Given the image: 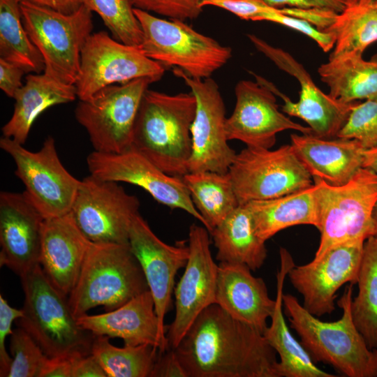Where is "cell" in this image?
Here are the masks:
<instances>
[{
  "mask_svg": "<svg viewBox=\"0 0 377 377\" xmlns=\"http://www.w3.org/2000/svg\"><path fill=\"white\" fill-rule=\"evenodd\" d=\"M48 7L59 12L70 14L74 13L82 5L81 0H19Z\"/></svg>",
  "mask_w": 377,
  "mask_h": 377,
  "instance_id": "cell-48",
  "label": "cell"
},
{
  "mask_svg": "<svg viewBox=\"0 0 377 377\" xmlns=\"http://www.w3.org/2000/svg\"><path fill=\"white\" fill-rule=\"evenodd\" d=\"M216 6L228 10L245 20L259 21L272 6L265 0H201L200 6Z\"/></svg>",
  "mask_w": 377,
  "mask_h": 377,
  "instance_id": "cell-40",
  "label": "cell"
},
{
  "mask_svg": "<svg viewBox=\"0 0 377 377\" xmlns=\"http://www.w3.org/2000/svg\"><path fill=\"white\" fill-rule=\"evenodd\" d=\"M102 19L112 36L126 45L140 47L142 31L128 0H81Z\"/></svg>",
  "mask_w": 377,
  "mask_h": 377,
  "instance_id": "cell-36",
  "label": "cell"
},
{
  "mask_svg": "<svg viewBox=\"0 0 377 377\" xmlns=\"http://www.w3.org/2000/svg\"><path fill=\"white\" fill-rule=\"evenodd\" d=\"M142 31L140 48L149 58L190 77H210L232 57V49L198 32L184 21L163 20L133 8Z\"/></svg>",
  "mask_w": 377,
  "mask_h": 377,
  "instance_id": "cell-8",
  "label": "cell"
},
{
  "mask_svg": "<svg viewBox=\"0 0 377 377\" xmlns=\"http://www.w3.org/2000/svg\"><path fill=\"white\" fill-rule=\"evenodd\" d=\"M151 377H186L173 348L158 353Z\"/></svg>",
  "mask_w": 377,
  "mask_h": 377,
  "instance_id": "cell-44",
  "label": "cell"
},
{
  "mask_svg": "<svg viewBox=\"0 0 377 377\" xmlns=\"http://www.w3.org/2000/svg\"><path fill=\"white\" fill-rule=\"evenodd\" d=\"M337 138L355 139L367 149L377 146V101L357 102Z\"/></svg>",
  "mask_w": 377,
  "mask_h": 377,
  "instance_id": "cell-38",
  "label": "cell"
},
{
  "mask_svg": "<svg viewBox=\"0 0 377 377\" xmlns=\"http://www.w3.org/2000/svg\"><path fill=\"white\" fill-rule=\"evenodd\" d=\"M44 220L24 192H1V267L20 276L40 265Z\"/></svg>",
  "mask_w": 377,
  "mask_h": 377,
  "instance_id": "cell-21",
  "label": "cell"
},
{
  "mask_svg": "<svg viewBox=\"0 0 377 377\" xmlns=\"http://www.w3.org/2000/svg\"><path fill=\"white\" fill-rule=\"evenodd\" d=\"M23 316L22 309L11 306L7 300L0 295V376L7 377L12 357L6 348V341L13 332L12 325Z\"/></svg>",
  "mask_w": 377,
  "mask_h": 377,
  "instance_id": "cell-41",
  "label": "cell"
},
{
  "mask_svg": "<svg viewBox=\"0 0 377 377\" xmlns=\"http://www.w3.org/2000/svg\"><path fill=\"white\" fill-rule=\"evenodd\" d=\"M75 84H68L43 74H29L16 92L13 113L2 127L3 136L24 145L36 118L47 108L73 101Z\"/></svg>",
  "mask_w": 377,
  "mask_h": 377,
  "instance_id": "cell-27",
  "label": "cell"
},
{
  "mask_svg": "<svg viewBox=\"0 0 377 377\" xmlns=\"http://www.w3.org/2000/svg\"><path fill=\"white\" fill-rule=\"evenodd\" d=\"M129 245L139 261L153 297L161 334L167 339L165 317L170 309L175 276L181 268H184L188 258V244L165 243L138 214L131 228Z\"/></svg>",
  "mask_w": 377,
  "mask_h": 377,
  "instance_id": "cell-20",
  "label": "cell"
},
{
  "mask_svg": "<svg viewBox=\"0 0 377 377\" xmlns=\"http://www.w3.org/2000/svg\"><path fill=\"white\" fill-rule=\"evenodd\" d=\"M258 237L265 242L277 232L297 225L319 226L316 188L311 186L275 198L245 204Z\"/></svg>",
  "mask_w": 377,
  "mask_h": 377,
  "instance_id": "cell-28",
  "label": "cell"
},
{
  "mask_svg": "<svg viewBox=\"0 0 377 377\" xmlns=\"http://www.w3.org/2000/svg\"><path fill=\"white\" fill-rule=\"evenodd\" d=\"M239 205L278 198L313 184L291 145L274 150L246 147L228 171Z\"/></svg>",
  "mask_w": 377,
  "mask_h": 377,
  "instance_id": "cell-10",
  "label": "cell"
},
{
  "mask_svg": "<svg viewBox=\"0 0 377 377\" xmlns=\"http://www.w3.org/2000/svg\"><path fill=\"white\" fill-rule=\"evenodd\" d=\"M209 234L219 263L242 264L253 272L265 263L267 256L265 242L256 235L245 205H239Z\"/></svg>",
  "mask_w": 377,
  "mask_h": 377,
  "instance_id": "cell-30",
  "label": "cell"
},
{
  "mask_svg": "<svg viewBox=\"0 0 377 377\" xmlns=\"http://www.w3.org/2000/svg\"><path fill=\"white\" fill-rule=\"evenodd\" d=\"M353 284L337 302L341 317L325 322L309 313L292 294L283 295V312L314 362L329 364L348 377H377V349L370 348L353 320Z\"/></svg>",
  "mask_w": 377,
  "mask_h": 377,
  "instance_id": "cell-2",
  "label": "cell"
},
{
  "mask_svg": "<svg viewBox=\"0 0 377 377\" xmlns=\"http://www.w3.org/2000/svg\"><path fill=\"white\" fill-rule=\"evenodd\" d=\"M91 243L71 212L45 219L40 265L51 283L64 295L68 296L74 287Z\"/></svg>",
  "mask_w": 377,
  "mask_h": 377,
  "instance_id": "cell-22",
  "label": "cell"
},
{
  "mask_svg": "<svg viewBox=\"0 0 377 377\" xmlns=\"http://www.w3.org/2000/svg\"><path fill=\"white\" fill-rule=\"evenodd\" d=\"M363 168L369 169L377 174V146L364 149Z\"/></svg>",
  "mask_w": 377,
  "mask_h": 377,
  "instance_id": "cell-49",
  "label": "cell"
},
{
  "mask_svg": "<svg viewBox=\"0 0 377 377\" xmlns=\"http://www.w3.org/2000/svg\"><path fill=\"white\" fill-rule=\"evenodd\" d=\"M209 234L205 226L189 228L188 258L174 289L175 317L166 326L170 348H176L200 313L215 304L219 265L212 256Z\"/></svg>",
  "mask_w": 377,
  "mask_h": 377,
  "instance_id": "cell-18",
  "label": "cell"
},
{
  "mask_svg": "<svg viewBox=\"0 0 377 377\" xmlns=\"http://www.w3.org/2000/svg\"><path fill=\"white\" fill-rule=\"evenodd\" d=\"M139 207L138 198L118 182L90 175L80 182L71 212L91 242L129 244L131 228Z\"/></svg>",
  "mask_w": 377,
  "mask_h": 377,
  "instance_id": "cell-14",
  "label": "cell"
},
{
  "mask_svg": "<svg viewBox=\"0 0 377 377\" xmlns=\"http://www.w3.org/2000/svg\"><path fill=\"white\" fill-rule=\"evenodd\" d=\"M318 73L329 88V94L343 103L377 101V54L369 60L363 54L329 57Z\"/></svg>",
  "mask_w": 377,
  "mask_h": 377,
  "instance_id": "cell-29",
  "label": "cell"
},
{
  "mask_svg": "<svg viewBox=\"0 0 377 377\" xmlns=\"http://www.w3.org/2000/svg\"><path fill=\"white\" fill-rule=\"evenodd\" d=\"M280 266L276 274V304L271 323L263 335L279 355L281 377H335L317 367L310 355L291 334L284 318L283 295L284 281L290 269L295 265L290 252L279 250Z\"/></svg>",
  "mask_w": 377,
  "mask_h": 377,
  "instance_id": "cell-26",
  "label": "cell"
},
{
  "mask_svg": "<svg viewBox=\"0 0 377 377\" xmlns=\"http://www.w3.org/2000/svg\"><path fill=\"white\" fill-rule=\"evenodd\" d=\"M373 219L375 223L376 234L375 236H377V203L376 204L374 211H373Z\"/></svg>",
  "mask_w": 377,
  "mask_h": 377,
  "instance_id": "cell-50",
  "label": "cell"
},
{
  "mask_svg": "<svg viewBox=\"0 0 377 377\" xmlns=\"http://www.w3.org/2000/svg\"><path fill=\"white\" fill-rule=\"evenodd\" d=\"M77 357L79 356L48 357L40 377H72L73 362Z\"/></svg>",
  "mask_w": 377,
  "mask_h": 377,
  "instance_id": "cell-46",
  "label": "cell"
},
{
  "mask_svg": "<svg viewBox=\"0 0 377 377\" xmlns=\"http://www.w3.org/2000/svg\"><path fill=\"white\" fill-rule=\"evenodd\" d=\"M77 323L94 336L123 339L126 346L150 344L163 353L169 349L161 334L153 297L149 290L133 297L121 306L98 315L84 314Z\"/></svg>",
  "mask_w": 377,
  "mask_h": 377,
  "instance_id": "cell-23",
  "label": "cell"
},
{
  "mask_svg": "<svg viewBox=\"0 0 377 377\" xmlns=\"http://www.w3.org/2000/svg\"><path fill=\"white\" fill-rule=\"evenodd\" d=\"M253 46L279 68L293 76L300 86L299 100L292 101L263 77L260 79L283 101L282 112L305 121L311 134L322 138H335L358 101L343 103L324 93L304 67L290 53L274 47L254 34H248Z\"/></svg>",
  "mask_w": 377,
  "mask_h": 377,
  "instance_id": "cell-13",
  "label": "cell"
},
{
  "mask_svg": "<svg viewBox=\"0 0 377 377\" xmlns=\"http://www.w3.org/2000/svg\"><path fill=\"white\" fill-rule=\"evenodd\" d=\"M186 377H281L263 334L213 304L173 348Z\"/></svg>",
  "mask_w": 377,
  "mask_h": 377,
  "instance_id": "cell-1",
  "label": "cell"
},
{
  "mask_svg": "<svg viewBox=\"0 0 377 377\" xmlns=\"http://www.w3.org/2000/svg\"><path fill=\"white\" fill-rule=\"evenodd\" d=\"M26 73L21 67L0 58V88L9 97L14 98L22 86V77Z\"/></svg>",
  "mask_w": 377,
  "mask_h": 377,
  "instance_id": "cell-43",
  "label": "cell"
},
{
  "mask_svg": "<svg viewBox=\"0 0 377 377\" xmlns=\"http://www.w3.org/2000/svg\"><path fill=\"white\" fill-rule=\"evenodd\" d=\"M269 6L281 8L283 7L309 8H323L341 13L346 3V0H265Z\"/></svg>",
  "mask_w": 377,
  "mask_h": 377,
  "instance_id": "cell-45",
  "label": "cell"
},
{
  "mask_svg": "<svg viewBox=\"0 0 377 377\" xmlns=\"http://www.w3.org/2000/svg\"><path fill=\"white\" fill-rule=\"evenodd\" d=\"M165 67L147 57L139 47L124 44L106 31L91 34L80 54L75 84L80 101L87 100L102 89L131 80L149 77L157 82Z\"/></svg>",
  "mask_w": 377,
  "mask_h": 377,
  "instance_id": "cell-12",
  "label": "cell"
},
{
  "mask_svg": "<svg viewBox=\"0 0 377 377\" xmlns=\"http://www.w3.org/2000/svg\"><path fill=\"white\" fill-rule=\"evenodd\" d=\"M364 242L339 244L311 262L290 269L287 276L302 295V305L309 313L316 317L331 314L339 289L347 283H357Z\"/></svg>",
  "mask_w": 377,
  "mask_h": 377,
  "instance_id": "cell-17",
  "label": "cell"
},
{
  "mask_svg": "<svg viewBox=\"0 0 377 377\" xmlns=\"http://www.w3.org/2000/svg\"><path fill=\"white\" fill-rule=\"evenodd\" d=\"M10 341L12 362L7 377H40L48 357L40 346L20 327L13 330Z\"/></svg>",
  "mask_w": 377,
  "mask_h": 377,
  "instance_id": "cell-37",
  "label": "cell"
},
{
  "mask_svg": "<svg viewBox=\"0 0 377 377\" xmlns=\"http://www.w3.org/2000/svg\"><path fill=\"white\" fill-rule=\"evenodd\" d=\"M173 73L184 80L196 99L188 172H228L237 154L228 144L226 108L217 83L211 77H190L178 68Z\"/></svg>",
  "mask_w": 377,
  "mask_h": 377,
  "instance_id": "cell-15",
  "label": "cell"
},
{
  "mask_svg": "<svg viewBox=\"0 0 377 377\" xmlns=\"http://www.w3.org/2000/svg\"><path fill=\"white\" fill-rule=\"evenodd\" d=\"M365 3L371 7L377 9V0H363Z\"/></svg>",
  "mask_w": 377,
  "mask_h": 377,
  "instance_id": "cell-51",
  "label": "cell"
},
{
  "mask_svg": "<svg viewBox=\"0 0 377 377\" xmlns=\"http://www.w3.org/2000/svg\"><path fill=\"white\" fill-rule=\"evenodd\" d=\"M196 99L147 89L136 116L132 147L165 173L182 177L192 152L191 126Z\"/></svg>",
  "mask_w": 377,
  "mask_h": 377,
  "instance_id": "cell-3",
  "label": "cell"
},
{
  "mask_svg": "<svg viewBox=\"0 0 377 377\" xmlns=\"http://www.w3.org/2000/svg\"><path fill=\"white\" fill-rule=\"evenodd\" d=\"M182 178L209 233L239 205L229 172H187Z\"/></svg>",
  "mask_w": 377,
  "mask_h": 377,
  "instance_id": "cell-31",
  "label": "cell"
},
{
  "mask_svg": "<svg viewBox=\"0 0 377 377\" xmlns=\"http://www.w3.org/2000/svg\"><path fill=\"white\" fill-rule=\"evenodd\" d=\"M149 77L106 87L75 110L78 123L87 131L94 151L121 153L132 147L133 128Z\"/></svg>",
  "mask_w": 377,
  "mask_h": 377,
  "instance_id": "cell-9",
  "label": "cell"
},
{
  "mask_svg": "<svg viewBox=\"0 0 377 377\" xmlns=\"http://www.w3.org/2000/svg\"><path fill=\"white\" fill-rule=\"evenodd\" d=\"M357 283L358 293L350 306L353 320L368 346L377 349V236L364 242Z\"/></svg>",
  "mask_w": 377,
  "mask_h": 377,
  "instance_id": "cell-33",
  "label": "cell"
},
{
  "mask_svg": "<svg viewBox=\"0 0 377 377\" xmlns=\"http://www.w3.org/2000/svg\"><path fill=\"white\" fill-rule=\"evenodd\" d=\"M133 8L172 20L196 19L202 12L201 0H128Z\"/></svg>",
  "mask_w": 377,
  "mask_h": 377,
  "instance_id": "cell-39",
  "label": "cell"
},
{
  "mask_svg": "<svg viewBox=\"0 0 377 377\" xmlns=\"http://www.w3.org/2000/svg\"><path fill=\"white\" fill-rule=\"evenodd\" d=\"M215 304L263 334L276 301L269 297L264 280L253 276L246 265L219 263Z\"/></svg>",
  "mask_w": 377,
  "mask_h": 377,
  "instance_id": "cell-24",
  "label": "cell"
},
{
  "mask_svg": "<svg viewBox=\"0 0 377 377\" xmlns=\"http://www.w3.org/2000/svg\"><path fill=\"white\" fill-rule=\"evenodd\" d=\"M147 290L129 244L92 242L68 301L77 318L100 306L115 309Z\"/></svg>",
  "mask_w": 377,
  "mask_h": 377,
  "instance_id": "cell-5",
  "label": "cell"
},
{
  "mask_svg": "<svg viewBox=\"0 0 377 377\" xmlns=\"http://www.w3.org/2000/svg\"><path fill=\"white\" fill-rule=\"evenodd\" d=\"M72 377H108L103 367L91 354L77 357L73 362Z\"/></svg>",
  "mask_w": 377,
  "mask_h": 377,
  "instance_id": "cell-47",
  "label": "cell"
},
{
  "mask_svg": "<svg viewBox=\"0 0 377 377\" xmlns=\"http://www.w3.org/2000/svg\"><path fill=\"white\" fill-rule=\"evenodd\" d=\"M254 77L256 82L240 80L235 86V106L226 121L228 140L242 141L246 147L271 149L281 131L311 134L309 126L294 122L280 111L276 94L258 75Z\"/></svg>",
  "mask_w": 377,
  "mask_h": 377,
  "instance_id": "cell-19",
  "label": "cell"
},
{
  "mask_svg": "<svg viewBox=\"0 0 377 377\" xmlns=\"http://www.w3.org/2000/svg\"><path fill=\"white\" fill-rule=\"evenodd\" d=\"M87 163L90 175L141 187L158 202L185 211L205 227L183 178L165 173L134 148L121 153L94 151L88 155Z\"/></svg>",
  "mask_w": 377,
  "mask_h": 377,
  "instance_id": "cell-16",
  "label": "cell"
},
{
  "mask_svg": "<svg viewBox=\"0 0 377 377\" xmlns=\"http://www.w3.org/2000/svg\"><path fill=\"white\" fill-rule=\"evenodd\" d=\"M20 277L24 300L17 326L49 357L91 354L94 336L77 323L66 296L51 283L40 265Z\"/></svg>",
  "mask_w": 377,
  "mask_h": 377,
  "instance_id": "cell-4",
  "label": "cell"
},
{
  "mask_svg": "<svg viewBox=\"0 0 377 377\" xmlns=\"http://www.w3.org/2000/svg\"><path fill=\"white\" fill-rule=\"evenodd\" d=\"M19 0H0V58L27 72L45 70L43 58L22 20Z\"/></svg>",
  "mask_w": 377,
  "mask_h": 377,
  "instance_id": "cell-34",
  "label": "cell"
},
{
  "mask_svg": "<svg viewBox=\"0 0 377 377\" xmlns=\"http://www.w3.org/2000/svg\"><path fill=\"white\" fill-rule=\"evenodd\" d=\"M290 145L312 178L339 186L363 168L364 148L355 139L290 135Z\"/></svg>",
  "mask_w": 377,
  "mask_h": 377,
  "instance_id": "cell-25",
  "label": "cell"
},
{
  "mask_svg": "<svg viewBox=\"0 0 377 377\" xmlns=\"http://www.w3.org/2000/svg\"><path fill=\"white\" fill-rule=\"evenodd\" d=\"M316 188L320 233L314 258L346 242L375 236L373 211L377 203V174L362 168L346 184L333 186L313 178Z\"/></svg>",
  "mask_w": 377,
  "mask_h": 377,
  "instance_id": "cell-6",
  "label": "cell"
},
{
  "mask_svg": "<svg viewBox=\"0 0 377 377\" xmlns=\"http://www.w3.org/2000/svg\"><path fill=\"white\" fill-rule=\"evenodd\" d=\"M20 6L24 29L43 58L44 73L75 84L82 49L92 34V12L83 4L70 14L27 1Z\"/></svg>",
  "mask_w": 377,
  "mask_h": 377,
  "instance_id": "cell-7",
  "label": "cell"
},
{
  "mask_svg": "<svg viewBox=\"0 0 377 377\" xmlns=\"http://www.w3.org/2000/svg\"><path fill=\"white\" fill-rule=\"evenodd\" d=\"M280 9L284 14L304 20L322 31H325L334 22L339 13L333 10L323 8L283 7Z\"/></svg>",
  "mask_w": 377,
  "mask_h": 377,
  "instance_id": "cell-42",
  "label": "cell"
},
{
  "mask_svg": "<svg viewBox=\"0 0 377 377\" xmlns=\"http://www.w3.org/2000/svg\"><path fill=\"white\" fill-rule=\"evenodd\" d=\"M107 336H94L91 353L108 377H151L158 349L150 344L118 348Z\"/></svg>",
  "mask_w": 377,
  "mask_h": 377,
  "instance_id": "cell-35",
  "label": "cell"
},
{
  "mask_svg": "<svg viewBox=\"0 0 377 377\" xmlns=\"http://www.w3.org/2000/svg\"><path fill=\"white\" fill-rule=\"evenodd\" d=\"M325 32L334 37L329 57L363 54L371 44L377 41V9L363 0H346L343 10Z\"/></svg>",
  "mask_w": 377,
  "mask_h": 377,
  "instance_id": "cell-32",
  "label": "cell"
},
{
  "mask_svg": "<svg viewBox=\"0 0 377 377\" xmlns=\"http://www.w3.org/2000/svg\"><path fill=\"white\" fill-rule=\"evenodd\" d=\"M23 145L4 136L0 139V147L15 163V174L25 186L24 192L45 219L69 213L81 181L61 163L54 139L48 136L35 152Z\"/></svg>",
  "mask_w": 377,
  "mask_h": 377,
  "instance_id": "cell-11",
  "label": "cell"
}]
</instances>
